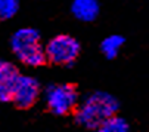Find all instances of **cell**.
Segmentation results:
<instances>
[{
	"label": "cell",
	"mask_w": 149,
	"mask_h": 132,
	"mask_svg": "<svg viewBox=\"0 0 149 132\" xmlns=\"http://www.w3.org/2000/svg\"><path fill=\"white\" fill-rule=\"evenodd\" d=\"M21 74L22 73H19L18 67L12 61H0V101L2 102H12L13 89Z\"/></svg>",
	"instance_id": "8992f818"
},
{
	"label": "cell",
	"mask_w": 149,
	"mask_h": 132,
	"mask_svg": "<svg viewBox=\"0 0 149 132\" xmlns=\"http://www.w3.org/2000/svg\"><path fill=\"white\" fill-rule=\"evenodd\" d=\"M99 131H102V132H127V131H130V125L124 117H121L115 113L108 120H105V123L100 126Z\"/></svg>",
	"instance_id": "9c48e42d"
},
{
	"label": "cell",
	"mask_w": 149,
	"mask_h": 132,
	"mask_svg": "<svg viewBox=\"0 0 149 132\" xmlns=\"http://www.w3.org/2000/svg\"><path fill=\"white\" fill-rule=\"evenodd\" d=\"M9 48L13 56L25 67L37 68L47 61L41 34L34 27H21L15 30L9 39Z\"/></svg>",
	"instance_id": "7a4b0ae2"
},
{
	"label": "cell",
	"mask_w": 149,
	"mask_h": 132,
	"mask_svg": "<svg viewBox=\"0 0 149 132\" xmlns=\"http://www.w3.org/2000/svg\"><path fill=\"white\" fill-rule=\"evenodd\" d=\"M46 58L53 65L72 67L81 52L80 42L70 34H56L46 42Z\"/></svg>",
	"instance_id": "277c9868"
},
{
	"label": "cell",
	"mask_w": 149,
	"mask_h": 132,
	"mask_svg": "<svg viewBox=\"0 0 149 132\" xmlns=\"http://www.w3.org/2000/svg\"><path fill=\"white\" fill-rule=\"evenodd\" d=\"M41 94H43V88L37 77L30 74H21L13 89L12 102L19 108H30L37 102Z\"/></svg>",
	"instance_id": "5b68a950"
},
{
	"label": "cell",
	"mask_w": 149,
	"mask_h": 132,
	"mask_svg": "<svg viewBox=\"0 0 149 132\" xmlns=\"http://www.w3.org/2000/svg\"><path fill=\"white\" fill-rule=\"evenodd\" d=\"M124 43H125V39L121 34H109L100 42V51L105 55V58L114 59L118 56Z\"/></svg>",
	"instance_id": "ba28073f"
},
{
	"label": "cell",
	"mask_w": 149,
	"mask_h": 132,
	"mask_svg": "<svg viewBox=\"0 0 149 132\" xmlns=\"http://www.w3.org/2000/svg\"><path fill=\"white\" fill-rule=\"evenodd\" d=\"M99 0H72L71 2V13L81 23H93L99 16Z\"/></svg>",
	"instance_id": "52a82bcc"
},
{
	"label": "cell",
	"mask_w": 149,
	"mask_h": 132,
	"mask_svg": "<svg viewBox=\"0 0 149 132\" xmlns=\"http://www.w3.org/2000/svg\"><path fill=\"white\" fill-rule=\"evenodd\" d=\"M43 100L52 114L68 116L75 112L80 95L71 83H49L43 89Z\"/></svg>",
	"instance_id": "3957f363"
},
{
	"label": "cell",
	"mask_w": 149,
	"mask_h": 132,
	"mask_svg": "<svg viewBox=\"0 0 149 132\" xmlns=\"http://www.w3.org/2000/svg\"><path fill=\"white\" fill-rule=\"evenodd\" d=\"M120 108V101L106 91H93L80 100L74 120L78 126L90 131H99L100 126L115 114Z\"/></svg>",
	"instance_id": "6da1fadb"
},
{
	"label": "cell",
	"mask_w": 149,
	"mask_h": 132,
	"mask_svg": "<svg viewBox=\"0 0 149 132\" xmlns=\"http://www.w3.org/2000/svg\"><path fill=\"white\" fill-rule=\"evenodd\" d=\"M21 2L19 0H0V18L10 19L19 11Z\"/></svg>",
	"instance_id": "30bf717a"
}]
</instances>
